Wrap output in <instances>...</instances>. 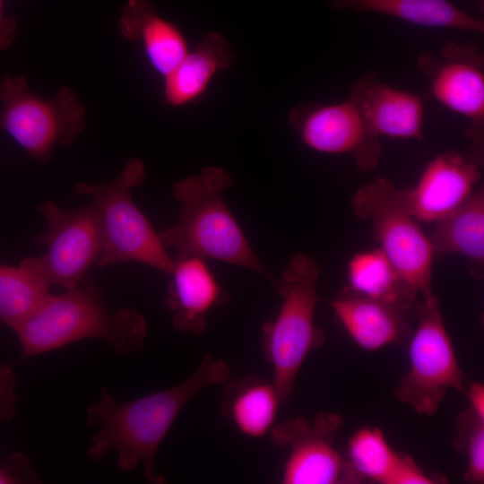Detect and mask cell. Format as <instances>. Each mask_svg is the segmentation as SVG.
Returning a JSON list of instances; mask_svg holds the SVG:
<instances>
[{"label": "cell", "instance_id": "6da1fadb", "mask_svg": "<svg viewBox=\"0 0 484 484\" xmlns=\"http://www.w3.org/2000/svg\"><path fill=\"white\" fill-rule=\"evenodd\" d=\"M229 376V367L223 359L207 354L186 380L134 401L119 402L108 387H102L99 400L87 409L88 425H99L88 454L99 461L116 451L123 471H133L142 464L149 482H165L155 469L156 454L164 437L199 392L228 382Z\"/></svg>", "mask_w": 484, "mask_h": 484}, {"label": "cell", "instance_id": "7a4b0ae2", "mask_svg": "<svg viewBox=\"0 0 484 484\" xmlns=\"http://www.w3.org/2000/svg\"><path fill=\"white\" fill-rule=\"evenodd\" d=\"M26 359L86 339H99L119 353L140 351L147 335V322L134 308L115 312L91 281L58 295L49 293L13 328Z\"/></svg>", "mask_w": 484, "mask_h": 484}, {"label": "cell", "instance_id": "3957f363", "mask_svg": "<svg viewBox=\"0 0 484 484\" xmlns=\"http://www.w3.org/2000/svg\"><path fill=\"white\" fill-rule=\"evenodd\" d=\"M233 179L210 166L199 175L173 185L180 204L178 220L159 233L163 246L177 250L176 259L198 257L239 265L262 275L275 288L279 280L263 265L222 197Z\"/></svg>", "mask_w": 484, "mask_h": 484}, {"label": "cell", "instance_id": "277c9868", "mask_svg": "<svg viewBox=\"0 0 484 484\" xmlns=\"http://www.w3.org/2000/svg\"><path fill=\"white\" fill-rule=\"evenodd\" d=\"M320 272L315 259L304 253L293 255L276 288L282 298L279 314L263 327V350L272 367V383L281 404L290 401L307 357L325 340L324 332L315 324Z\"/></svg>", "mask_w": 484, "mask_h": 484}, {"label": "cell", "instance_id": "5b68a950", "mask_svg": "<svg viewBox=\"0 0 484 484\" xmlns=\"http://www.w3.org/2000/svg\"><path fill=\"white\" fill-rule=\"evenodd\" d=\"M146 177L143 162L134 158L110 182L75 185L76 194L91 197L98 217L101 246L95 265L137 262L171 273L175 260L132 198V190Z\"/></svg>", "mask_w": 484, "mask_h": 484}, {"label": "cell", "instance_id": "8992f818", "mask_svg": "<svg viewBox=\"0 0 484 484\" xmlns=\"http://www.w3.org/2000/svg\"><path fill=\"white\" fill-rule=\"evenodd\" d=\"M350 205L358 218L371 223L379 247L423 300L436 298L432 288L435 256L428 236L408 207L404 189L379 177L357 189Z\"/></svg>", "mask_w": 484, "mask_h": 484}, {"label": "cell", "instance_id": "52a82bcc", "mask_svg": "<svg viewBox=\"0 0 484 484\" xmlns=\"http://www.w3.org/2000/svg\"><path fill=\"white\" fill-rule=\"evenodd\" d=\"M0 105V128L39 161L48 160L57 144L74 142L85 125V108L70 87L43 97L30 91L23 76L4 75Z\"/></svg>", "mask_w": 484, "mask_h": 484}, {"label": "cell", "instance_id": "ba28073f", "mask_svg": "<svg viewBox=\"0 0 484 484\" xmlns=\"http://www.w3.org/2000/svg\"><path fill=\"white\" fill-rule=\"evenodd\" d=\"M409 339L410 367L395 387L402 403L420 415L436 412L448 390L465 393L463 373L446 331L438 298L423 300Z\"/></svg>", "mask_w": 484, "mask_h": 484}, {"label": "cell", "instance_id": "9c48e42d", "mask_svg": "<svg viewBox=\"0 0 484 484\" xmlns=\"http://www.w3.org/2000/svg\"><path fill=\"white\" fill-rule=\"evenodd\" d=\"M46 217L47 230L39 234L35 244L45 246L39 257H26L20 264L30 270L49 288L77 287L87 270L96 264L101 238L96 212L91 205L62 211L50 201L39 205Z\"/></svg>", "mask_w": 484, "mask_h": 484}, {"label": "cell", "instance_id": "30bf717a", "mask_svg": "<svg viewBox=\"0 0 484 484\" xmlns=\"http://www.w3.org/2000/svg\"><path fill=\"white\" fill-rule=\"evenodd\" d=\"M342 424L341 415L322 411L311 419L298 417L273 426L271 430L273 443L290 450L282 483L362 482L347 458L335 447V437Z\"/></svg>", "mask_w": 484, "mask_h": 484}, {"label": "cell", "instance_id": "8fae6325", "mask_svg": "<svg viewBox=\"0 0 484 484\" xmlns=\"http://www.w3.org/2000/svg\"><path fill=\"white\" fill-rule=\"evenodd\" d=\"M484 59L472 43L447 41L441 56L422 52L418 66L429 81V91L442 105L470 120L467 136L472 153L482 157L484 127Z\"/></svg>", "mask_w": 484, "mask_h": 484}, {"label": "cell", "instance_id": "7c38bea8", "mask_svg": "<svg viewBox=\"0 0 484 484\" xmlns=\"http://www.w3.org/2000/svg\"><path fill=\"white\" fill-rule=\"evenodd\" d=\"M289 120L312 150L350 155L364 172L374 170L380 161L379 135L370 127L351 94L339 103L296 107L290 111Z\"/></svg>", "mask_w": 484, "mask_h": 484}, {"label": "cell", "instance_id": "4fadbf2b", "mask_svg": "<svg viewBox=\"0 0 484 484\" xmlns=\"http://www.w3.org/2000/svg\"><path fill=\"white\" fill-rule=\"evenodd\" d=\"M482 158L454 151L439 153L423 169L416 186L404 189L411 214L418 221L436 222L448 215L480 186Z\"/></svg>", "mask_w": 484, "mask_h": 484}, {"label": "cell", "instance_id": "5bb4252c", "mask_svg": "<svg viewBox=\"0 0 484 484\" xmlns=\"http://www.w3.org/2000/svg\"><path fill=\"white\" fill-rule=\"evenodd\" d=\"M331 306L350 338L366 350L402 344L413 332L409 312L358 293L348 286L335 296Z\"/></svg>", "mask_w": 484, "mask_h": 484}, {"label": "cell", "instance_id": "9a60e30c", "mask_svg": "<svg viewBox=\"0 0 484 484\" xmlns=\"http://www.w3.org/2000/svg\"><path fill=\"white\" fill-rule=\"evenodd\" d=\"M174 260L166 298L167 307L174 312L173 325L181 333H201L206 328L208 313L227 303L229 296L204 259Z\"/></svg>", "mask_w": 484, "mask_h": 484}, {"label": "cell", "instance_id": "2e32d148", "mask_svg": "<svg viewBox=\"0 0 484 484\" xmlns=\"http://www.w3.org/2000/svg\"><path fill=\"white\" fill-rule=\"evenodd\" d=\"M370 127L390 138L424 137V103L418 94L391 87L367 75L350 91Z\"/></svg>", "mask_w": 484, "mask_h": 484}, {"label": "cell", "instance_id": "e0dca14e", "mask_svg": "<svg viewBox=\"0 0 484 484\" xmlns=\"http://www.w3.org/2000/svg\"><path fill=\"white\" fill-rule=\"evenodd\" d=\"M118 29L127 40L142 44L149 62L163 77L188 53L182 32L159 15L150 0H127L118 20Z\"/></svg>", "mask_w": 484, "mask_h": 484}, {"label": "cell", "instance_id": "ac0fdd59", "mask_svg": "<svg viewBox=\"0 0 484 484\" xmlns=\"http://www.w3.org/2000/svg\"><path fill=\"white\" fill-rule=\"evenodd\" d=\"M429 242L434 256L456 254L466 258L475 279L484 271V190L480 185L456 210L435 222Z\"/></svg>", "mask_w": 484, "mask_h": 484}, {"label": "cell", "instance_id": "d6986e66", "mask_svg": "<svg viewBox=\"0 0 484 484\" xmlns=\"http://www.w3.org/2000/svg\"><path fill=\"white\" fill-rule=\"evenodd\" d=\"M234 61V53L218 32L207 34L197 47L188 52L180 64L164 76L163 94L171 106L197 100L212 77Z\"/></svg>", "mask_w": 484, "mask_h": 484}, {"label": "cell", "instance_id": "ffe728a7", "mask_svg": "<svg viewBox=\"0 0 484 484\" xmlns=\"http://www.w3.org/2000/svg\"><path fill=\"white\" fill-rule=\"evenodd\" d=\"M281 404L272 382L249 376L225 386L221 408L238 431L248 437L258 438L273 428Z\"/></svg>", "mask_w": 484, "mask_h": 484}, {"label": "cell", "instance_id": "44dd1931", "mask_svg": "<svg viewBox=\"0 0 484 484\" xmlns=\"http://www.w3.org/2000/svg\"><path fill=\"white\" fill-rule=\"evenodd\" d=\"M335 10L373 12L426 27L484 31V21L448 0H329Z\"/></svg>", "mask_w": 484, "mask_h": 484}, {"label": "cell", "instance_id": "7402d4cb", "mask_svg": "<svg viewBox=\"0 0 484 484\" xmlns=\"http://www.w3.org/2000/svg\"><path fill=\"white\" fill-rule=\"evenodd\" d=\"M347 278L352 290L407 312L419 296L380 247L353 255L347 264Z\"/></svg>", "mask_w": 484, "mask_h": 484}, {"label": "cell", "instance_id": "603a6c76", "mask_svg": "<svg viewBox=\"0 0 484 484\" xmlns=\"http://www.w3.org/2000/svg\"><path fill=\"white\" fill-rule=\"evenodd\" d=\"M49 287L30 270L0 264V322L13 328L49 294Z\"/></svg>", "mask_w": 484, "mask_h": 484}, {"label": "cell", "instance_id": "cb8c5ba5", "mask_svg": "<svg viewBox=\"0 0 484 484\" xmlns=\"http://www.w3.org/2000/svg\"><path fill=\"white\" fill-rule=\"evenodd\" d=\"M400 454L388 444L382 430L365 427L349 439L346 458L358 476L363 480L389 484Z\"/></svg>", "mask_w": 484, "mask_h": 484}, {"label": "cell", "instance_id": "d4e9b609", "mask_svg": "<svg viewBox=\"0 0 484 484\" xmlns=\"http://www.w3.org/2000/svg\"><path fill=\"white\" fill-rule=\"evenodd\" d=\"M454 445L467 459L466 480L483 483L484 480V417L468 407L456 421Z\"/></svg>", "mask_w": 484, "mask_h": 484}, {"label": "cell", "instance_id": "484cf974", "mask_svg": "<svg viewBox=\"0 0 484 484\" xmlns=\"http://www.w3.org/2000/svg\"><path fill=\"white\" fill-rule=\"evenodd\" d=\"M38 480L30 460L22 453L10 454L0 466V484L37 483Z\"/></svg>", "mask_w": 484, "mask_h": 484}, {"label": "cell", "instance_id": "4316f807", "mask_svg": "<svg viewBox=\"0 0 484 484\" xmlns=\"http://www.w3.org/2000/svg\"><path fill=\"white\" fill-rule=\"evenodd\" d=\"M438 479L425 473L416 462L405 454H400L396 467L390 478L389 484H431Z\"/></svg>", "mask_w": 484, "mask_h": 484}, {"label": "cell", "instance_id": "83f0119b", "mask_svg": "<svg viewBox=\"0 0 484 484\" xmlns=\"http://www.w3.org/2000/svg\"><path fill=\"white\" fill-rule=\"evenodd\" d=\"M16 378L13 368L0 365V420L12 418L15 413Z\"/></svg>", "mask_w": 484, "mask_h": 484}, {"label": "cell", "instance_id": "f1b7e54d", "mask_svg": "<svg viewBox=\"0 0 484 484\" xmlns=\"http://www.w3.org/2000/svg\"><path fill=\"white\" fill-rule=\"evenodd\" d=\"M18 32L17 22L4 13V0H0V51L8 48Z\"/></svg>", "mask_w": 484, "mask_h": 484}, {"label": "cell", "instance_id": "f546056e", "mask_svg": "<svg viewBox=\"0 0 484 484\" xmlns=\"http://www.w3.org/2000/svg\"><path fill=\"white\" fill-rule=\"evenodd\" d=\"M469 402L470 408L476 413L484 417V386L480 382L471 383L467 388L465 393Z\"/></svg>", "mask_w": 484, "mask_h": 484}]
</instances>
